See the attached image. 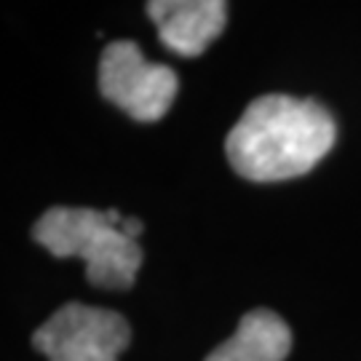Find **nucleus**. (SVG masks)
<instances>
[{
    "mask_svg": "<svg viewBox=\"0 0 361 361\" xmlns=\"http://www.w3.org/2000/svg\"><path fill=\"white\" fill-rule=\"evenodd\" d=\"M335 118L313 99L265 94L244 110L225 140L235 174L252 182L302 177L332 150Z\"/></svg>",
    "mask_w": 361,
    "mask_h": 361,
    "instance_id": "f257e3e1",
    "label": "nucleus"
},
{
    "mask_svg": "<svg viewBox=\"0 0 361 361\" xmlns=\"http://www.w3.org/2000/svg\"><path fill=\"white\" fill-rule=\"evenodd\" d=\"M32 238L54 257H80L86 279L99 289H129L142 265V249L107 212L86 207H54L32 225Z\"/></svg>",
    "mask_w": 361,
    "mask_h": 361,
    "instance_id": "f03ea898",
    "label": "nucleus"
},
{
    "mask_svg": "<svg viewBox=\"0 0 361 361\" xmlns=\"http://www.w3.org/2000/svg\"><path fill=\"white\" fill-rule=\"evenodd\" d=\"M180 80L166 65L145 59L137 43L116 40L99 59V91L107 102L121 107L140 123H153L169 113Z\"/></svg>",
    "mask_w": 361,
    "mask_h": 361,
    "instance_id": "7ed1b4c3",
    "label": "nucleus"
},
{
    "mask_svg": "<svg viewBox=\"0 0 361 361\" xmlns=\"http://www.w3.org/2000/svg\"><path fill=\"white\" fill-rule=\"evenodd\" d=\"M131 340L126 319L107 308L67 302L32 332L49 361H118Z\"/></svg>",
    "mask_w": 361,
    "mask_h": 361,
    "instance_id": "20e7f679",
    "label": "nucleus"
},
{
    "mask_svg": "<svg viewBox=\"0 0 361 361\" xmlns=\"http://www.w3.org/2000/svg\"><path fill=\"white\" fill-rule=\"evenodd\" d=\"M158 38L180 56H201L228 25L225 0H147Z\"/></svg>",
    "mask_w": 361,
    "mask_h": 361,
    "instance_id": "39448f33",
    "label": "nucleus"
},
{
    "mask_svg": "<svg viewBox=\"0 0 361 361\" xmlns=\"http://www.w3.org/2000/svg\"><path fill=\"white\" fill-rule=\"evenodd\" d=\"M292 350V332L273 310H249L238 329L204 361H284Z\"/></svg>",
    "mask_w": 361,
    "mask_h": 361,
    "instance_id": "423d86ee",
    "label": "nucleus"
},
{
    "mask_svg": "<svg viewBox=\"0 0 361 361\" xmlns=\"http://www.w3.org/2000/svg\"><path fill=\"white\" fill-rule=\"evenodd\" d=\"M121 231L129 235L131 241H137L140 235H142L145 231V225L140 222V219H131V217H123V222H121Z\"/></svg>",
    "mask_w": 361,
    "mask_h": 361,
    "instance_id": "0eeeda50",
    "label": "nucleus"
}]
</instances>
